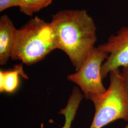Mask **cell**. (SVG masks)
Here are the masks:
<instances>
[{
	"mask_svg": "<svg viewBox=\"0 0 128 128\" xmlns=\"http://www.w3.org/2000/svg\"><path fill=\"white\" fill-rule=\"evenodd\" d=\"M51 17L58 49L68 55L77 71L95 47L94 22L86 10H61Z\"/></svg>",
	"mask_w": 128,
	"mask_h": 128,
	"instance_id": "obj_1",
	"label": "cell"
},
{
	"mask_svg": "<svg viewBox=\"0 0 128 128\" xmlns=\"http://www.w3.org/2000/svg\"><path fill=\"white\" fill-rule=\"evenodd\" d=\"M56 49L58 43L52 23L35 16L18 29L11 58L30 66Z\"/></svg>",
	"mask_w": 128,
	"mask_h": 128,
	"instance_id": "obj_2",
	"label": "cell"
},
{
	"mask_svg": "<svg viewBox=\"0 0 128 128\" xmlns=\"http://www.w3.org/2000/svg\"><path fill=\"white\" fill-rule=\"evenodd\" d=\"M109 86L105 92L90 96L95 114L89 128H102L117 120L128 121V94L124 86L121 72H110Z\"/></svg>",
	"mask_w": 128,
	"mask_h": 128,
	"instance_id": "obj_3",
	"label": "cell"
},
{
	"mask_svg": "<svg viewBox=\"0 0 128 128\" xmlns=\"http://www.w3.org/2000/svg\"><path fill=\"white\" fill-rule=\"evenodd\" d=\"M108 56L98 47H94L76 72L67 76L68 80L81 88L87 99L90 96L102 94L107 90L102 82L101 68Z\"/></svg>",
	"mask_w": 128,
	"mask_h": 128,
	"instance_id": "obj_4",
	"label": "cell"
},
{
	"mask_svg": "<svg viewBox=\"0 0 128 128\" xmlns=\"http://www.w3.org/2000/svg\"><path fill=\"white\" fill-rule=\"evenodd\" d=\"M98 47L109 55L101 68L104 79L112 71L128 65V27L120 28L116 35H112Z\"/></svg>",
	"mask_w": 128,
	"mask_h": 128,
	"instance_id": "obj_5",
	"label": "cell"
},
{
	"mask_svg": "<svg viewBox=\"0 0 128 128\" xmlns=\"http://www.w3.org/2000/svg\"><path fill=\"white\" fill-rule=\"evenodd\" d=\"M18 29L9 17L4 14L0 18V64H7L11 58Z\"/></svg>",
	"mask_w": 128,
	"mask_h": 128,
	"instance_id": "obj_6",
	"label": "cell"
},
{
	"mask_svg": "<svg viewBox=\"0 0 128 128\" xmlns=\"http://www.w3.org/2000/svg\"><path fill=\"white\" fill-rule=\"evenodd\" d=\"M28 78L23 70L22 64H16L12 70L0 71V92L12 93L15 91L19 84V76Z\"/></svg>",
	"mask_w": 128,
	"mask_h": 128,
	"instance_id": "obj_7",
	"label": "cell"
},
{
	"mask_svg": "<svg viewBox=\"0 0 128 128\" xmlns=\"http://www.w3.org/2000/svg\"><path fill=\"white\" fill-rule=\"evenodd\" d=\"M84 96L78 87H74L66 107L59 112V114L64 116V124L62 128H71L78 108Z\"/></svg>",
	"mask_w": 128,
	"mask_h": 128,
	"instance_id": "obj_8",
	"label": "cell"
},
{
	"mask_svg": "<svg viewBox=\"0 0 128 128\" xmlns=\"http://www.w3.org/2000/svg\"><path fill=\"white\" fill-rule=\"evenodd\" d=\"M54 0H21L18 6L21 12L28 16L48 7Z\"/></svg>",
	"mask_w": 128,
	"mask_h": 128,
	"instance_id": "obj_9",
	"label": "cell"
},
{
	"mask_svg": "<svg viewBox=\"0 0 128 128\" xmlns=\"http://www.w3.org/2000/svg\"><path fill=\"white\" fill-rule=\"evenodd\" d=\"M21 0H0V12L13 7H18Z\"/></svg>",
	"mask_w": 128,
	"mask_h": 128,
	"instance_id": "obj_10",
	"label": "cell"
},
{
	"mask_svg": "<svg viewBox=\"0 0 128 128\" xmlns=\"http://www.w3.org/2000/svg\"><path fill=\"white\" fill-rule=\"evenodd\" d=\"M121 73L123 80L124 86L128 94V65L122 68Z\"/></svg>",
	"mask_w": 128,
	"mask_h": 128,
	"instance_id": "obj_11",
	"label": "cell"
},
{
	"mask_svg": "<svg viewBox=\"0 0 128 128\" xmlns=\"http://www.w3.org/2000/svg\"><path fill=\"white\" fill-rule=\"evenodd\" d=\"M128 128V125H127L125 127V128Z\"/></svg>",
	"mask_w": 128,
	"mask_h": 128,
	"instance_id": "obj_12",
	"label": "cell"
}]
</instances>
